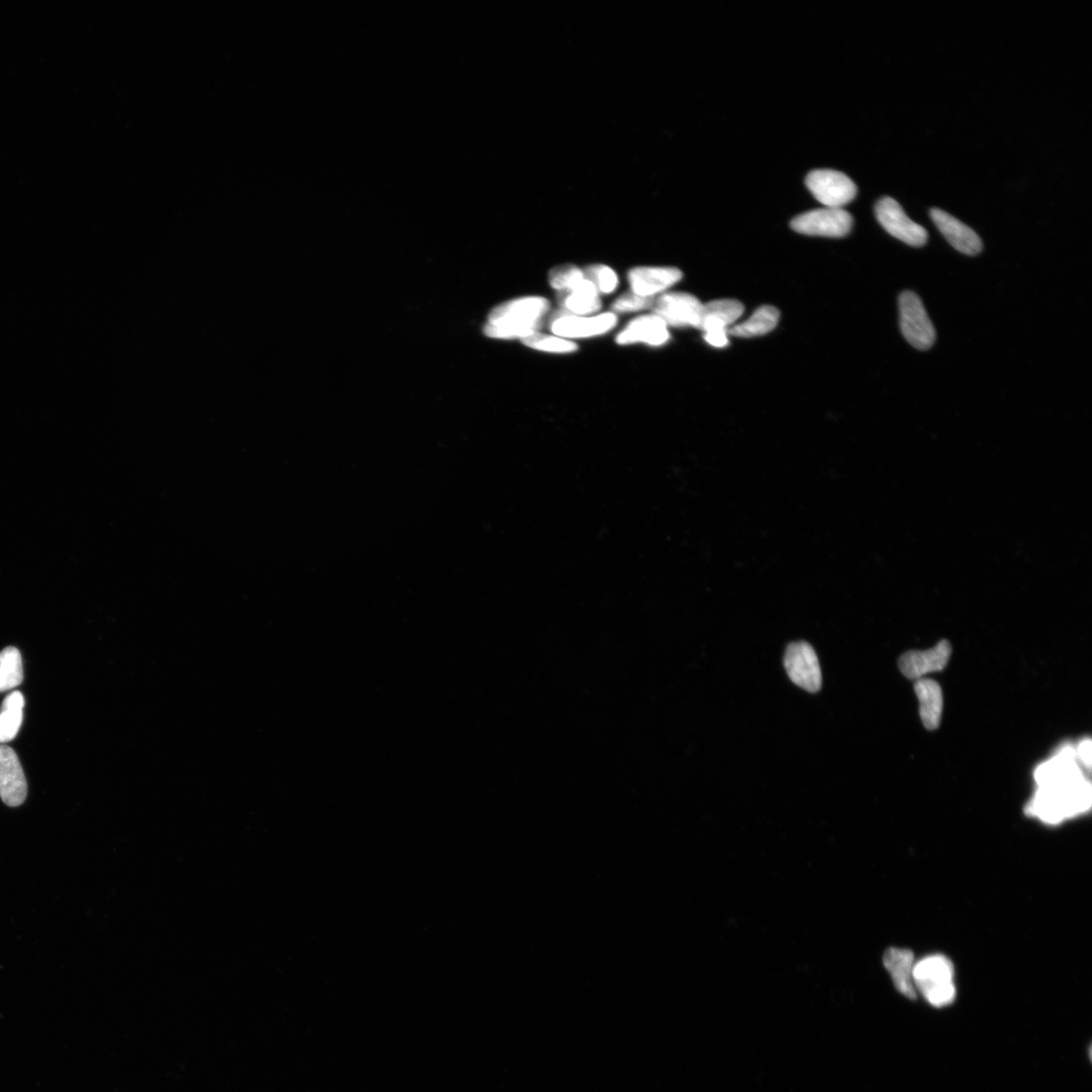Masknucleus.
I'll use <instances>...</instances> for the list:
<instances>
[{"label": "nucleus", "instance_id": "obj_1", "mask_svg": "<svg viewBox=\"0 0 1092 1092\" xmlns=\"http://www.w3.org/2000/svg\"><path fill=\"white\" fill-rule=\"evenodd\" d=\"M550 308L543 297H523L494 308L485 335L495 339H523L539 332Z\"/></svg>", "mask_w": 1092, "mask_h": 1092}, {"label": "nucleus", "instance_id": "obj_2", "mask_svg": "<svg viewBox=\"0 0 1092 1092\" xmlns=\"http://www.w3.org/2000/svg\"><path fill=\"white\" fill-rule=\"evenodd\" d=\"M954 974V966L947 957L942 955L925 957L915 964V987L931 1006L938 1009L945 1008L955 1001Z\"/></svg>", "mask_w": 1092, "mask_h": 1092}, {"label": "nucleus", "instance_id": "obj_3", "mask_svg": "<svg viewBox=\"0 0 1092 1092\" xmlns=\"http://www.w3.org/2000/svg\"><path fill=\"white\" fill-rule=\"evenodd\" d=\"M900 328L906 341L918 350L933 347L937 336L935 327L918 295L911 290L899 297Z\"/></svg>", "mask_w": 1092, "mask_h": 1092}, {"label": "nucleus", "instance_id": "obj_4", "mask_svg": "<svg viewBox=\"0 0 1092 1092\" xmlns=\"http://www.w3.org/2000/svg\"><path fill=\"white\" fill-rule=\"evenodd\" d=\"M809 192L825 208L843 209L857 196V185L843 173L831 170L811 172L805 178Z\"/></svg>", "mask_w": 1092, "mask_h": 1092}, {"label": "nucleus", "instance_id": "obj_5", "mask_svg": "<svg viewBox=\"0 0 1092 1092\" xmlns=\"http://www.w3.org/2000/svg\"><path fill=\"white\" fill-rule=\"evenodd\" d=\"M875 214L885 231L903 244L913 247L927 244L928 231L906 216L895 198L888 197L881 198L875 207Z\"/></svg>", "mask_w": 1092, "mask_h": 1092}, {"label": "nucleus", "instance_id": "obj_6", "mask_svg": "<svg viewBox=\"0 0 1092 1092\" xmlns=\"http://www.w3.org/2000/svg\"><path fill=\"white\" fill-rule=\"evenodd\" d=\"M784 665L791 681L810 693H817L823 685L819 658L813 647L804 641L788 645Z\"/></svg>", "mask_w": 1092, "mask_h": 1092}, {"label": "nucleus", "instance_id": "obj_7", "mask_svg": "<svg viewBox=\"0 0 1092 1092\" xmlns=\"http://www.w3.org/2000/svg\"><path fill=\"white\" fill-rule=\"evenodd\" d=\"M853 227V217L843 209L824 208L809 211L794 218L791 228L809 236L840 238Z\"/></svg>", "mask_w": 1092, "mask_h": 1092}, {"label": "nucleus", "instance_id": "obj_8", "mask_svg": "<svg viewBox=\"0 0 1092 1092\" xmlns=\"http://www.w3.org/2000/svg\"><path fill=\"white\" fill-rule=\"evenodd\" d=\"M653 314L667 326L699 328L703 304L688 292H664L656 299Z\"/></svg>", "mask_w": 1092, "mask_h": 1092}, {"label": "nucleus", "instance_id": "obj_9", "mask_svg": "<svg viewBox=\"0 0 1092 1092\" xmlns=\"http://www.w3.org/2000/svg\"><path fill=\"white\" fill-rule=\"evenodd\" d=\"M617 322L616 313H604L594 317H580L560 311L554 314L550 329L555 337L578 339L603 336L613 330Z\"/></svg>", "mask_w": 1092, "mask_h": 1092}, {"label": "nucleus", "instance_id": "obj_10", "mask_svg": "<svg viewBox=\"0 0 1092 1092\" xmlns=\"http://www.w3.org/2000/svg\"><path fill=\"white\" fill-rule=\"evenodd\" d=\"M28 784L16 753L0 745V798L11 807L22 805L27 799Z\"/></svg>", "mask_w": 1092, "mask_h": 1092}, {"label": "nucleus", "instance_id": "obj_11", "mask_svg": "<svg viewBox=\"0 0 1092 1092\" xmlns=\"http://www.w3.org/2000/svg\"><path fill=\"white\" fill-rule=\"evenodd\" d=\"M951 654L950 642L941 640L929 651L904 654L898 662L899 669L906 678L919 680L924 675L945 668Z\"/></svg>", "mask_w": 1092, "mask_h": 1092}, {"label": "nucleus", "instance_id": "obj_12", "mask_svg": "<svg viewBox=\"0 0 1092 1092\" xmlns=\"http://www.w3.org/2000/svg\"><path fill=\"white\" fill-rule=\"evenodd\" d=\"M683 273L676 267H636L628 272V283L634 293L655 298L682 280Z\"/></svg>", "mask_w": 1092, "mask_h": 1092}, {"label": "nucleus", "instance_id": "obj_13", "mask_svg": "<svg viewBox=\"0 0 1092 1092\" xmlns=\"http://www.w3.org/2000/svg\"><path fill=\"white\" fill-rule=\"evenodd\" d=\"M930 216L939 231L956 250L969 256L983 251V240L957 218L940 209L931 210Z\"/></svg>", "mask_w": 1092, "mask_h": 1092}, {"label": "nucleus", "instance_id": "obj_14", "mask_svg": "<svg viewBox=\"0 0 1092 1092\" xmlns=\"http://www.w3.org/2000/svg\"><path fill=\"white\" fill-rule=\"evenodd\" d=\"M670 337L667 324L651 314L629 322L617 336L616 342L619 345L645 343L658 347L669 342Z\"/></svg>", "mask_w": 1092, "mask_h": 1092}, {"label": "nucleus", "instance_id": "obj_15", "mask_svg": "<svg viewBox=\"0 0 1092 1092\" xmlns=\"http://www.w3.org/2000/svg\"><path fill=\"white\" fill-rule=\"evenodd\" d=\"M883 962L898 992L915 1001L918 991L914 984V953L906 949L891 948L884 954Z\"/></svg>", "mask_w": 1092, "mask_h": 1092}, {"label": "nucleus", "instance_id": "obj_16", "mask_svg": "<svg viewBox=\"0 0 1092 1092\" xmlns=\"http://www.w3.org/2000/svg\"><path fill=\"white\" fill-rule=\"evenodd\" d=\"M919 702V714L925 729L939 728L942 712V692L940 685L930 679H919L915 685Z\"/></svg>", "mask_w": 1092, "mask_h": 1092}, {"label": "nucleus", "instance_id": "obj_17", "mask_svg": "<svg viewBox=\"0 0 1092 1092\" xmlns=\"http://www.w3.org/2000/svg\"><path fill=\"white\" fill-rule=\"evenodd\" d=\"M745 308L735 300H717L703 305L699 328L703 332L720 329L730 330L743 316Z\"/></svg>", "mask_w": 1092, "mask_h": 1092}, {"label": "nucleus", "instance_id": "obj_18", "mask_svg": "<svg viewBox=\"0 0 1092 1092\" xmlns=\"http://www.w3.org/2000/svg\"><path fill=\"white\" fill-rule=\"evenodd\" d=\"M560 303L562 312L580 317L595 314L602 307L600 293L587 279L575 290L563 293Z\"/></svg>", "mask_w": 1092, "mask_h": 1092}, {"label": "nucleus", "instance_id": "obj_19", "mask_svg": "<svg viewBox=\"0 0 1092 1092\" xmlns=\"http://www.w3.org/2000/svg\"><path fill=\"white\" fill-rule=\"evenodd\" d=\"M779 319L778 310L772 306H763L758 308L747 321L731 327L729 336L738 338L763 337L778 325Z\"/></svg>", "mask_w": 1092, "mask_h": 1092}, {"label": "nucleus", "instance_id": "obj_20", "mask_svg": "<svg viewBox=\"0 0 1092 1092\" xmlns=\"http://www.w3.org/2000/svg\"><path fill=\"white\" fill-rule=\"evenodd\" d=\"M25 698L21 692L8 695L0 709V744H7L15 738L23 725Z\"/></svg>", "mask_w": 1092, "mask_h": 1092}, {"label": "nucleus", "instance_id": "obj_21", "mask_svg": "<svg viewBox=\"0 0 1092 1092\" xmlns=\"http://www.w3.org/2000/svg\"><path fill=\"white\" fill-rule=\"evenodd\" d=\"M24 681L23 659L14 646L0 653V693L12 690Z\"/></svg>", "mask_w": 1092, "mask_h": 1092}, {"label": "nucleus", "instance_id": "obj_22", "mask_svg": "<svg viewBox=\"0 0 1092 1092\" xmlns=\"http://www.w3.org/2000/svg\"><path fill=\"white\" fill-rule=\"evenodd\" d=\"M522 341L527 347L549 354H572L579 348L575 342L555 336L542 335L540 332L534 333Z\"/></svg>", "mask_w": 1092, "mask_h": 1092}, {"label": "nucleus", "instance_id": "obj_23", "mask_svg": "<svg viewBox=\"0 0 1092 1092\" xmlns=\"http://www.w3.org/2000/svg\"><path fill=\"white\" fill-rule=\"evenodd\" d=\"M585 279L584 270L572 265L560 266L549 272V285L562 293L575 290Z\"/></svg>", "mask_w": 1092, "mask_h": 1092}, {"label": "nucleus", "instance_id": "obj_24", "mask_svg": "<svg viewBox=\"0 0 1092 1092\" xmlns=\"http://www.w3.org/2000/svg\"><path fill=\"white\" fill-rule=\"evenodd\" d=\"M587 280L596 287L599 293L614 292L619 284L616 272L606 266H590L584 270Z\"/></svg>", "mask_w": 1092, "mask_h": 1092}, {"label": "nucleus", "instance_id": "obj_25", "mask_svg": "<svg viewBox=\"0 0 1092 1092\" xmlns=\"http://www.w3.org/2000/svg\"><path fill=\"white\" fill-rule=\"evenodd\" d=\"M655 301L656 298L641 297L633 291L627 292L613 304V310L616 313L639 312L653 308Z\"/></svg>", "mask_w": 1092, "mask_h": 1092}, {"label": "nucleus", "instance_id": "obj_26", "mask_svg": "<svg viewBox=\"0 0 1092 1092\" xmlns=\"http://www.w3.org/2000/svg\"><path fill=\"white\" fill-rule=\"evenodd\" d=\"M729 331L713 329L705 332V340L711 346L716 348H724L729 345Z\"/></svg>", "mask_w": 1092, "mask_h": 1092}, {"label": "nucleus", "instance_id": "obj_27", "mask_svg": "<svg viewBox=\"0 0 1092 1092\" xmlns=\"http://www.w3.org/2000/svg\"><path fill=\"white\" fill-rule=\"evenodd\" d=\"M1076 752H1077L1078 760L1081 761L1082 764L1089 770L1091 767V753H1092L1091 740L1090 739L1083 740V742H1081L1080 744L1078 749H1076Z\"/></svg>", "mask_w": 1092, "mask_h": 1092}]
</instances>
